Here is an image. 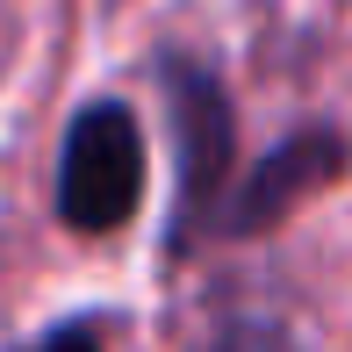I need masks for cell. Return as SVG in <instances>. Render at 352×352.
<instances>
[{
    "mask_svg": "<svg viewBox=\"0 0 352 352\" xmlns=\"http://www.w3.org/2000/svg\"><path fill=\"white\" fill-rule=\"evenodd\" d=\"M144 130L122 101H87L58 151V216L79 237H108L144 201Z\"/></svg>",
    "mask_w": 352,
    "mask_h": 352,
    "instance_id": "cell-1",
    "label": "cell"
},
{
    "mask_svg": "<svg viewBox=\"0 0 352 352\" xmlns=\"http://www.w3.org/2000/svg\"><path fill=\"white\" fill-rule=\"evenodd\" d=\"M338 158H345V151H338V130H295L245 187H237L230 230H266V223H274L295 195H309L316 180H331V173H338Z\"/></svg>",
    "mask_w": 352,
    "mask_h": 352,
    "instance_id": "cell-2",
    "label": "cell"
},
{
    "mask_svg": "<svg viewBox=\"0 0 352 352\" xmlns=\"http://www.w3.org/2000/svg\"><path fill=\"white\" fill-rule=\"evenodd\" d=\"M173 116H180V130H187V216H195L201 201L216 195L223 151H230V108H223V94L195 65H180V72H173ZM180 230H187V223H180ZM180 230H173V237H180Z\"/></svg>",
    "mask_w": 352,
    "mask_h": 352,
    "instance_id": "cell-3",
    "label": "cell"
},
{
    "mask_svg": "<svg viewBox=\"0 0 352 352\" xmlns=\"http://www.w3.org/2000/svg\"><path fill=\"white\" fill-rule=\"evenodd\" d=\"M36 352H101V331L94 324H58L51 338H36Z\"/></svg>",
    "mask_w": 352,
    "mask_h": 352,
    "instance_id": "cell-4",
    "label": "cell"
}]
</instances>
